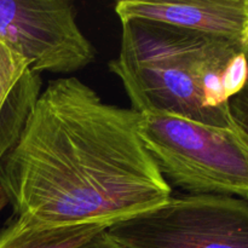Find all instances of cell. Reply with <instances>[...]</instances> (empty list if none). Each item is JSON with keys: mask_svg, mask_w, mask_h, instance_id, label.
<instances>
[{"mask_svg": "<svg viewBox=\"0 0 248 248\" xmlns=\"http://www.w3.org/2000/svg\"><path fill=\"white\" fill-rule=\"evenodd\" d=\"M77 248H127L124 245H121L120 242L116 241L114 237H111L110 235L107 232V229L102 230V232H97L96 235H93L92 237H90L89 240L81 244Z\"/></svg>", "mask_w": 248, "mask_h": 248, "instance_id": "10", "label": "cell"}, {"mask_svg": "<svg viewBox=\"0 0 248 248\" xmlns=\"http://www.w3.org/2000/svg\"><path fill=\"white\" fill-rule=\"evenodd\" d=\"M0 39L40 75L75 73L97 57L69 0H0Z\"/></svg>", "mask_w": 248, "mask_h": 248, "instance_id": "5", "label": "cell"}, {"mask_svg": "<svg viewBox=\"0 0 248 248\" xmlns=\"http://www.w3.org/2000/svg\"><path fill=\"white\" fill-rule=\"evenodd\" d=\"M140 113L234 127L229 99L248 82V46L142 18L121 21L120 51L109 62Z\"/></svg>", "mask_w": 248, "mask_h": 248, "instance_id": "2", "label": "cell"}, {"mask_svg": "<svg viewBox=\"0 0 248 248\" xmlns=\"http://www.w3.org/2000/svg\"><path fill=\"white\" fill-rule=\"evenodd\" d=\"M114 9L120 21L149 19L248 46V0H121Z\"/></svg>", "mask_w": 248, "mask_h": 248, "instance_id": "6", "label": "cell"}, {"mask_svg": "<svg viewBox=\"0 0 248 248\" xmlns=\"http://www.w3.org/2000/svg\"><path fill=\"white\" fill-rule=\"evenodd\" d=\"M41 87V75L0 39V159L18 140Z\"/></svg>", "mask_w": 248, "mask_h": 248, "instance_id": "7", "label": "cell"}, {"mask_svg": "<svg viewBox=\"0 0 248 248\" xmlns=\"http://www.w3.org/2000/svg\"><path fill=\"white\" fill-rule=\"evenodd\" d=\"M140 113L77 78L48 81L0 159L12 215L44 225H111L172 196L140 133Z\"/></svg>", "mask_w": 248, "mask_h": 248, "instance_id": "1", "label": "cell"}, {"mask_svg": "<svg viewBox=\"0 0 248 248\" xmlns=\"http://www.w3.org/2000/svg\"><path fill=\"white\" fill-rule=\"evenodd\" d=\"M127 248H248V200L232 195L171 196L107 228Z\"/></svg>", "mask_w": 248, "mask_h": 248, "instance_id": "4", "label": "cell"}, {"mask_svg": "<svg viewBox=\"0 0 248 248\" xmlns=\"http://www.w3.org/2000/svg\"><path fill=\"white\" fill-rule=\"evenodd\" d=\"M7 205H9V199H7L5 191L0 188V211L4 210Z\"/></svg>", "mask_w": 248, "mask_h": 248, "instance_id": "11", "label": "cell"}, {"mask_svg": "<svg viewBox=\"0 0 248 248\" xmlns=\"http://www.w3.org/2000/svg\"><path fill=\"white\" fill-rule=\"evenodd\" d=\"M229 111L235 126L248 142V82L229 99Z\"/></svg>", "mask_w": 248, "mask_h": 248, "instance_id": "9", "label": "cell"}, {"mask_svg": "<svg viewBox=\"0 0 248 248\" xmlns=\"http://www.w3.org/2000/svg\"><path fill=\"white\" fill-rule=\"evenodd\" d=\"M107 224L44 225L12 215L0 229V248H77Z\"/></svg>", "mask_w": 248, "mask_h": 248, "instance_id": "8", "label": "cell"}, {"mask_svg": "<svg viewBox=\"0 0 248 248\" xmlns=\"http://www.w3.org/2000/svg\"><path fill=\"white\" fill-rule=\"evenodd\" d=\"M140 115L143 144L172 190L248 200V142L236 126H211L161 113Z\"/></svg>", "mask_w": 248, "mask_h": 248, "instance_id": "3", "label": "cell"}]
</instances>
